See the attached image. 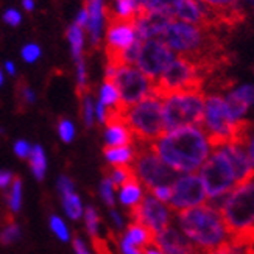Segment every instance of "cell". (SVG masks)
Masks as SVG:
<instances>
[{
    "label": "cell",
    "mask_w": 254,
    "mask_h": 254,
    "mask_svg": "<svg viewBox=\"0 0 254 254\" xmlns=\"http://www.w3.org/2000/svg\"><path fill=\"white\" fill-rule=\"evenodd\" d=\"M159 159L178 175L196 173L212 151L201 127H183L165 131L151 143Z\"/></svg>",
    "instance_id": "cell-1"
},
{
    "label": "cell",
    "mask_w": 254,
    "mask_h": 254,
    "mask_svg": "<svg viewBox=\"0 0 254 254\" xmlns=\"http://www.w3.org/2000/svg\"><path fill=\"white\" fill-rule=\"evenodd\" d=\"M176 225L184 237L203 254L218 250L229 240L222 215L207 203L178 212Z\"/></svg>",
    "instance_id": "cell-2"
},
{
    "label": "cell",
    "mask_w": 254,
    "mask_h": 254,
    "mask_svg": "<svg viewBox=\"0 0 254 254\" xmlns=\"http://www.w3.org/2000/svg\"><path fill=\"white\" fill-rule=\"evenodd\" d=\"M229 242L254 245V178L231 190L218 207Z\"/></svg>",
    "instance_id": "cell-3"
},
{
    "label": "cell",
    "mask_w": 254,
    "mask_h": 254,
    "mask_svg": "<svg viewBox=\"0 0 254 254\" xmlns=\"http://www.w3.org/2000/svg\"><path fill=\"white\" fill-rule=\"evenodd\" d=\"M200 127L209 137L212 148L222 147L229 142L244 143L248 147L251 137L250 122L247 120L236 122L229 113L223 95L220 94L204 95V111Z\"/></svg>",
    "instance_id": "cell-4"
},
{
    "label": "cell",
    "mask_w": 254,
    "mask_h": 254,
    "mask_svg": "<svg viewBox=\"0 0 254 254\" xmlns=\"http://www.w3.org/2000/svg\"><path fill=\"white\" fill-rule=\"evenodd\" d=\"M120 116L131 129L134 142H137L139 145H151L165 132L162 100L161 95H158L156 92L145 97L136 105L122 109Z\"/></svg>",
    "instance_id": "cell-5"
},
{
    "label": "cell",
    "mask_w": 254,
    "mask_h": 254,
    "mask_svg": "<svg viewBox=\"0 0 254 254\" xmlns=\"http://www.w3.org/2000/svg\"><path fill=\"white\" fill-rule=\"evenodd\" d=\"M165 131L183 127H200L204 111L201 89L176 91L161 95Z\"/></svg>",
    "instance_id": "cell-6"
},
{
    "label": "cell",
    "mask_w": 254,
    "mask_h": 254,
    "mask_svg": "<svg viewBox=\"0 0 254 254\" xmlns=\"http://www.w3.org/2000/svg\"><path fill=\"white\" fill-rule=\"evenodd\" d=\"M176 57H186L195 60L201 64V60L206 58V52L209 49V36L206 27L192 25L187 22L175 20L169 22L167 28L164 30L159 38Z\"/></svg>",
    "instance_id": "cell-7"
},
{
    "label": "cell",
    "mask_w": 254,
    "mask_h": 254,
    "mask_svg": "<svg viewBox=\"0 0 254 254\" xmlns=\"http://www.w3.org/2000/svg\"><path fill=\"white\" fill-rule=\"evenodd\" d=\"M209 200L225 196L236 187V176L226 153L222 147L212 148L209 158L198 170Z\"/></svg>",
    "instance_id": "cell-8"
},
{
    "label": "cell",
    "mask_w": 254,
    "mask_h": 254,
    "mask_svg": "<svg viewBox=\"0 0 254 254\" xmlns=\"http://www.w3.org/2000/svg\"><path fill=\"white\" fill-rule=\"evenodd\" d=\"M201 64L186 57H176L159 78L154 81V91L164 95L176 91L200 89Z\"/></svg>",
    "instance_id": "cell-9"
},
{
    "label": "cell",
    "mask_w": 254,
    "mask_h": 254,
    "mask_svg": "<svg viewBox=\"0 0 254 254\" xmlns=\"http://www.w3.org/2000/svg\"><path fill=\"white\" fill-rule=\"evenodd\" d=\"M132 176L150 192L153 187L170 186L178 173L167 167L150 145H139L136 159L131 165Z\"/></svg>",
    "instance_id": "cell-10"
},
{
    "label": "cell",
    "mask_w": 254,
    "mask_h": 254,
    "mask_svg": "<svg viewBox=\"0 0 254 254\" xmlns=\"http://www.w3.org/2000/svg\"><path fill=\"white\" fill-rule=\"evenodd\" d=\"M120 94L122 108H128L143 100L145 97L154 94V81L143 75L136 65L117 64L116 73L111 80Z\"/></svg>",
    "instance_id": "cell-11"
},
{
    "label": "cell",
    "mask_w": 254,
    "mask_h": 254,
    "mask_svg": "<svg viewBox=\"0 0 254 254\" xmlns=\"http://www.w3.org/2000/svg\"><path fill=\"white\" fill-rule=\"evenodd\" d=\"M207 203V195L198 173H181L172 183V196L169 207L178 214Z\"/></svg>",
    "instance_id": "cell-12"
},
{
    "label": "cell",
    "mask_w": 254,
    "mask_h": 254,
    "mask_svg": "<svg viewBox=\"0 0 254 254\" xmlns=\"http://www.w3.org/2000/svg\"><path fill=\"white\" fill-rule=\"evenodd\" d=\"M175 58L176 55L161 39H147L140 42L134 65L150 80L156 81Z\"/></svg>",
    "instance_id": "cell-13"
},
{
    "label": "cell",
    "mask_w": 254,
    "mask_h": 254,
    "mask_svg": "<svg viewBox=\"0 0 254 254\" xmlns=\"http://www.w3.org/2000/svg\"><path fill=\"white\" fill-rule=\"evenodd\" d=\"M129 215L132 218V222L143 225L147 229L151 231L153 236H156L162 233L164 229L172 226V218H173V212L169 207V204L156 200L150 193L145 195L142 203Z\"/></svg>",
    "instance_id": "cell-14"
},
{
    "label": "cell",
    "mask_w": 254,
    "mask_h": 254,
    "mask_svg": "<svg viewBox=\"0 0 254 254\" xmlns=\"http://www.w3.org/2000/svg\"><path fill=\"white\" fill-rule=\"evenodd\" d=\"M105 49L108 63L119 64V58L128 47H131L136 41H140L137 38V33L134 28L132 20H117L109 19V24L105 28Z\"/></svg>",
    "instance_id": "cell-15"
},
{
    "label": "cell",
    "mask_w": 254,
    "mask_h": 254,
    "mask_svg": "<svg viewBox=\"0 0 254 254\" xmlns=\"http://www.w3.org/2000/svg\"><path fill=\"white\" fill-rule=\"evenodd\" d=\"M84 9L87 13L86 36L92 47H98L103 41L106 28V0H86Z\"/></svg>",
    "instance_id": "cell-16"
},
{
    "label": "cell",
    "mask_w": 254,
    "mask_h": 254,
    "mask_svg": "<svg viewBox=\"0 0 254 254\" xmlns=\"http://www.w3.org/2000/svg\"><path fill=\"white\" fill-rule=\"evenodd\" d=\"M57 192L60 195V201L63 206V212L65 218L69 220H81L83 212H84V203L81 200V196L76 192L75 183L72 178H69L67 175H61L57 180Z\"/></svg>",
    "instance_id": "cell-17"
},
{
    "label": "cell",
    "mask_w": 254,
    "mask_h": 254,
    "mask_svg": "<svg viewBox=\"0 0 254 254\" xmlns=\"http://www.w3.org/2000/svg\"><path fill=\"white\" fill-rule=\"evenodd\" d=\"M173 19L200 27H209L217 22L212 11L200 0H178L173 11Z\"/></svg>",
    "instance_id": "cell-18"
},
{
    "label": "cell",
    "mask_w": 254,
    "mask_h": 254,
    "mask_svg": "<svg viewBox=\"0 0 254 254\" xmlns=\"http://www.w3.org/2000/svg\"><path fill=\"white\" fill-rule=\"evenodd\" d=\"M222 148L225 150L231 165H233L234 176H236V187L251 181L254 178V169L248 158L247 145L237 142H229L222 145Z\"/></svg>",
    "instance_id": "cell-19"
},
{
    "label": "cell",
    "mask_w": 254,
    "mask_h": 254,
    "mask_svg": "<svg viewBox=\"0 0 254 254\" xmlns=\"http://www.w3.org/2000/svg\"><path fill=\"white\" fill-rule=\"evenodd\" d=\"M153 244L164 254H203L198 251L178 228L169 226L162 233L154 236Z\"/></svg>",
    "instance_id": "cell-20"
},
{
    "label": "cell",
    "mask_w": 254,
    "mask_h": 254,
    "mask_svg": "<svg viewBox=\"0 0 254 254\" xmlns=\"http://www.w3.org/2000/svg\"><path fill=\"white\" fill-rule=\"evenodd\" d=\"M223 98L236 122L245 120V116L250 111V108L254 106V84L248 83L237 86L234 89L228 91Z\"/></svg>",
    "instance_id": "cell-21"
},
{
    "label": "cell",
    "mask_w": 254,
    "mask_h": 254,
    "mask_svg": "<svg viewBox=\"0 0 254 254\" xmlns=\"http://www.w3.org/2000/svg\"><path fill=\"white\" fill-rule=\"evenodd\" d=\"M170 20H172L170 17L164 14L142 11L132 22H134L137 38L140 41H147V39H159L162 36L164 30L167 28Z\"/></svg>",
    "instance_id": "cell-22"
},
{
    "label": "cell",
    "mask_w": 254,
    "mask_h": 254,
    "mask_svg": "<svg viewBox=\"0 0 254 254\" xmlns=\"http://www.w3.org/2000/svg\"><path fill=\"white\" fill-rule=\"evenodd\" d=\"M103 142L105 147H120L136 143L131 129L120 114L109 119V122L103 125Z\"/></svg>",
    "instance_id": "cell-23"
},
{
    "label": "cell",
    "mask_w": 254,
    "mask_h": 254,
    "mask_svg": "<svg viewBox=\"0 0 254 254\" xmlns=\"http://www.w3.org/2000/svg\"><path fill=\"white\" fill-rule=\"evenodd\" d=\"M147 193H148V190L145 187H143L136 178H131L124 186L117 187L116 201L120 207L131 214L142 203V200L145 198Z\"/></svg>",
    "instance_id": "cell-24"
},
{
    "label": "cell",
    "mask_w": 254,
    "mask_h": 254,
    "mask_svg": "<svg viewBox=\"0 0 254 254\" xmlns=\"http://www.w3.org/2000/svg\"><path fill=\"white\" fill-rule=\"evenodd\" d=\"M119 240L125 242L128 245H132L136 248L145 250L147 247H150L154 240V236L150 229H147L143 225L137 223V222H131L127 225V228L120 233Z\"/></svg>",
    "instance_id": "cell-25"
},
{
    "label": "cell",
    "mask_w": 254,
    "mask_h": 254,
    "mask_svg": "<svg viewBox=\"0 0 254 254\" xmlns=\"http://www.w3.org/2000/svg\"><path fill=\"white\" fill-rule=\"evenodd\" d=\"M137 148L134 143L120 147H105L103 156L109 167H131L136 159Z\"/></svg>",
    "instance_id": "cell-26"
},
{
    "label": "cell",
    "mask_w": 254,
    "mask_h": 254,
    "mask_svg": "<svg viewBox=\"0 0 254 254\" xmlns=\"http://www.w3.org/2000/svg\"><path fill=\"white\" fill-rule=\"evenodd\" d=\"M212 11L217 22L218 20H233L242 13V0H200Z\"/></svg>",
    "instance_id": "cell-27"
},
{
    "label": "cell",
    "mask_w": 254,
    "mask_h": 254,
    "mask_svg": "<svg viewBox=\"0 0 254 254\" xmlns=\"http://www.w3.org/2000/svg\"><path fill=\"white\" fill-rule=\"evenodd\" d=\"M95 100L98 103H102L108 111H111L113 116H119L124 109L117 87L113 81H109V80H105L100 84V87H98V91H97Z\"/></svg>",
    "instance_id": "cell-28"
},
{
    "label": "cell",
    "mask_w": 254,
    "mask_h": 254,
    "mask_svg": "<svg viewBox=\"0 0 254 254\" xmlns=\"http://www.w3.org/2000/svg\"><path fill=\"white\" fill-rule=\"evenodd\" d=\"M27 161H28L33 178L38 181L46 180L47 170H49V159H47V153L44 150V147L39 145V143H33L30 156L27 158Z\"/></svg>",
    "instance_id": "cell-29"
},
{
    "label": "cell",
    "mask_w": 254,
    "mask_h": 254,
    "mask_svg": "<svg viewBox=\"0 0 254 254\" xmlns=\"http://www.w3.org/2000/svg\"><path fill=\"white\" fill-rule=\"evenodd\" d=\"M142 13V6L137 0H113L109 19L134 20Z\"/></svg>",
    "instance_id": "cell-30"
},
{
    "label": "cell",
    "mask_w": 254,
    "mask_h": 254,
    "mask_svg": "<svg viewBox=\"0 0 254 254\" xmlns=\"http://www.w3.org/2000/svg\"><path fill=\"white\" fill-rule=\"evenodd\" d=\"M65 38H67L70 53H72V60L80 61L84 58V47H86V31L84 28L72 24L67 31H65Z\"/></svg>",
    "instance_id": "cell-31"
},
{
    "label": "cell",
    "mask_w": 254,
    "mask_h": 254,
    "mask_svg": "<svg viewBox=\"0 0 254 254\" xmlns=\"http://www.w3.org/2000/svg\"><path fill=\"white\" fill-rule=\"evenodd\" d=\"M5 204L11 215H16L20 212L22 204H24V183H22V180L16 178L13 184L6 189Z\"/></svg>",
    "instance_id": "cell-32"
},
{
    "label": "cell",
    "mask_w": 254,
    "mask_h": 254,
    "mask_svg": "<svg viewBox=\"0 0 254 254\" xmlns=\"http://www.w3.org/2000/svg\"><path fill=\"white\" fill-rule=\"evenodd\" d=\"M83 223H84V229L87 237H91L92 240H98L100 239V228H102V220H100V214L94 207V206H86L84 212H83Z\"/></svg>",
    "instance_id": "cell-33"
},
{
    "label": "cell",
    "mask_w": 254,
    "mask_h": 254,
    "mask_svg": "<svg viewBox=\"0 0 254 254\" xmlns=\"http://www.w3.org/2000/svg\"><path fill=\"white\" fill-rule=\"evenodd\" d=\"M49 229L60 242H63V244H69L72 240V231L67 222H65V218H63L58 214H52L49 217Z\"/></svg>",
    "instance_id": "cell-34"
},
{
    "label": "cell",
    "mask_w": 254,
    "mask_h": 254,
    "mask_svg": "<svg viewBox=\"0 0 254 254\" xmlns=\"http://www.w3.org/2000/svg\"><path fill=\"white\" fill-rule=\"evenodd\" d=\"M178 3V0H143L142 11H150V13L164 14L173 19V11Z\"/></svg>",
    "instance_id": "cell-35"
},
{
    "label": "cell",
    "mask_w": 254,
    "mask_h": 254,
    "mask_svg": "<svg viewBox=\"0 0 254 254\" xmlns=\"http://www.w3.org/2000/svg\"><path fill=\"white\" fill-rule=\"evenodd\" d=\"M81 95V119L83 124L87 128H92L95 125V97L86 91Z\"/></svg>",
    "instance_id": "cell-36"
},
{
    "label": "cell",
    "mask_w": 254,
    "mask_h": 254,
    "mask_svg": "<svg viewBox=\"0 0 254 254\" xmlns=\"http://www.w3.org/2000/svg\"><path fill=\"white\" fill-rule=\"evenodd\" d=\"M98 196H100L103 204L108 207H114L117 204V201H116L117 187L113 184V181L109 180L108 176H103L100 184H98Z\"/></svg>",
    "instance_id": "cell-37"
},
{
    "label": "cell",
    "mask_w": 254,
    "mask_h": 254,
    "mask_svg": "<svg viewBox=\"0 0 254 254\" xmlns=\"http://www.w3.org/2000/svg\"><path fill=\"white\" fill-rule=\"evenodd\" d=\"M20 237H22V228L14 220H9L0 229V244L2 245H13L20 240Z\"/></svg>",
    "instance_id": "cell-38"
},
{
    "label": "cell",
    "mask_w": 254,
    "mask_h": 254,
    "mask_svg": "<svg viewBox=\"0 0 254 254\" xmlns=\"http://www.w3.org/2000/svg\"><path fill=\"white\" fill-rule=\"evenodd\" d=\"M57 132L63 143H72L76 137V125L70 119H60L57 125Z\"/></svg>",
    "instance_id": "cell-39"
},
{
    "label": "cell",
    "mask_w": 254,
    "mask_h": 254,
    "mask_svg": "<svg viewBox=\"0 0 254 254\" xmlns=\"http://www.w3.org/2000/svg\"><path fill=\"white\" fill-rule=\"evenodd\" d=\"M75 83H76V89L80 94L87 91V83H89V75H87V64L86 60L75 61Z\"/></svg>",
    "instance_id": "cell-40"
},
{
    "label": "cell",
    "mask_w": 254,
    "mask_h": 254,
    "mask_svg": "<svg viewBox=\"0 0 254 254\" xmlns=\"http://www.w3.org/2000/svg\"><path fill=\"white\" fill-rule=\"evenodd\" d=\"M42 57V49L36 42H27L20 50V58L24 60L27 64H35L41 60Z\"/></svg>",
    "instance_id": "cell-41"
},
{
    "label": "cell",
    "mask_w": 254,
    "mask_h": 254,
    "mask_svg": "<svg viewBox=\"0 0 254 254\" xmlns=\"http://www.w3.org/2000/svg\"><path fill=\"white\" fill-rule=\"evenodd\" d=\"M106 176L113 181V184L116 187L124 186L127 181H129L131 178H134V176H132L131 167H111V170H109V173Z\"/></svg>",
    "instance_id": "cell-42"
},
{
    "label": "cell",
    "mask_w": 254,
    "mask_h": 254,
    "mask_svg": "<svg viewBox=\"0 0 254 254\" xmlns=\"http://www.w3.org/2000/svg\"><path fill=\"white\" fill-rule=\"evenodd\" d=\"M109 222H111L113 228L119 233H122V231L127 228L128 225V220H127V215H124V212L120 211L117 207H109Z\"/></svg>",
    "instance_id": "cell-43"
},
{
    "label": "cell",
    "mask_w": 254,
    "mask_h": 254,
    "mask_svg": "<svg viewBox=\"0 0 254 254\" xmlns=\"http://www.w3.org/2000/svg\"><path fill=\"white\" fill-rule=\"evenodd\" d=\"M31 147H33V143H30L27 139H17L13 143V153L19 159H27L30 156Z\"/></svg>",
    "instance_id": "cell-44"
},
{
    "label": "cell",
    "mask_w": 254,
    "mask_h": 254,
    "mask_svg": "<svg viewBox=\"0 0 254 254\" xmlns=\"http://www.w3.org/2000/svg\"><path fill=\"white\" fill-rule=\"evenodd\" d=\"M70 244H72V250H73L75 254H95L94 250H92V247L87 244V240L83 239L81 236L72 237Z\"/></svg>",
    "instance_id": "cell-45"
},
{
    "label": "cell",
    "mask_w": 254,
    "mask_h": 254,
    "mask_svg": "<svg viewBox=\"0 0 254 254\" xmlns=\"http://www.w3.org/2000/svg\"><path fill=\"white\" fill-rule=\"evenodd\" d=\"M2 19L8 27H19L22 24V13L17 8H8L5 9Z\"/></svg>",
    "instance_id": "cell-46"
},
{
    "label": "cell",
    "mask_w": 254,
    "mask_h": 254,
    "mask_svg": "<svg viewBox=\"0 0 254 254\" xmlns=\"http://www.w3.org/2000/svg\"><path fill=\"white\" fill-rule=\"evenodd\" d=\"M150 195H153L156 200L169 204L170 201V196H172V184L170 186H158V187H153V189L148 192Z\"/></svg>",
    "instance_id": "cell-47"
},
{
    "label": "cell",
    "mask_w": 254,
    "mask_h": 254,
    "mask_svg": "<svg viewBox=\"0 0 254 254\" xmlns=\"http://www.w3.org/2000/svg\"><path fill=\"white\" fill-rule=\"evenodd\" d=\"M19 95H20V100L24 105H35L36 103L38 95L30 86H22L20 91H19Z\"/></svg>",
    "instance_id": "cell-48"
},
{
    "label": "cell",
    "mask_w": 254,
    "mask_h": 254,
    "mask_svg": "<svg viewBox=\"0 0 254 254\" xmlns=\"http://www.w3.org/2000/svg\"><path fill=\"white\" fill-rule=\"evenodd\" d=\"M16 180L14 173L8 169H0V190H6Z\"/></svg>",
    "instance_id": "cell-49"
},
{
    "label": "cell",
    "mask_w": 254,
    "mask_h": 254,
    "mask_svg": "<svg viewBox=\"0 0 254 254\" xmlns=\"http://www.w3.org/2000/svg\"><path fill=\"white\" fill-rule=\"evenodd\" d=\"M117 247H119L120 254H143V250L136 248V247H132V245H128V244H125V242H122V240H119Z\"/></svg>",
    "instance_id": "cell-50"
},
{
    "label": "cell",
    "mask_w": 254,
    "mask_h": 254,
    "mask_svg": "<svg viewBox=\"0 0 254 254\" xmlns=\"http://www.w3.org/2000/svg\"><path fill=\"white\" fill-rule=\"evenodd\" d=\"M73 24L86 30V27H87V13H86L84 6H83L80 11H78V14H76V17H75V22H73Z\"/></svg>",
    "instance_id": "cell-51"
},
{
    "label": "cell",
    "mask_w": 254,
    "mask_h": 254,
    "mask_svg": "<svg viewBox=\"0 0 254 254\" xmlns=\"http://www.w3.org/2000/svg\"><path fill=\"white\" fill-rule=\"evenodd\" d=\"M2 70H3V73L5 75H8V76H14L16 73H17V67H16V64L13 63V61H5L3 63V67H2Z\"/></svg>",
    "instance_id": "cell-52"
},
{
    "label": "cell",
    "mask_w": 254,
    "mask_h": 254,
    "mask_svg": "<svg viewBox=\"0 0 254 254\" xmlns=\"http://www.w3.org/2000/svg\"><path fill=\"white\" fill-rule=\"evenodd\" d=\"M247 151H248V158H250V162L254 169V136L250 137V142H248V147H247Z\"/></svg>",
    "instance_id": "cell-53"
},
{
    "label": "cell",
    "mask_w": 254,
    "mask_h": 254,
    "mask_svg": "<svg viewBox=\"0 0 254 254\" xmlns=\"http://www.w3.org/2000/svg\"><path fill=\"white\" fill-rule=\"evenodd\" d=\"M22 8H24L27 13H31L36 8V2L35 0H22Z\"/></svg>",
    "instance_id": "cell-54"
},
{
    "label": "cell",
    "mask_w": 254,
    "mask_h": 254,
    "mask_svg": "<svg viewBox=\"0 0 254 254\" xmlns=\"http://www.w3.org/2000/svg\"><path fill=\"white\" fill-rule=\"evenodd\" d=\"M143 254H164L156 245H154V244H151L150 247H147L145 250H143Z\"/></svg>",
    "instance_id": "cell-55"
},
{
    "label": "cell",
    "mask_w": 254,
    "mask_h": 254,
    "mask_svg": "<svg viewBox=\"0 0 254 254\" xmlns=\"http://www.w3.org/2000/svg\"><path fill=\"white\" fill-rule=\"evenodd\" d=\"M5 73H3V70H2V67H0V87H2L3 84H5Z\"/></svg>",
    "instance_id": "cell-56"
},
{
    "label": "cell",
    "mask_w": 254,
    "mask_h": 254,
    "mask_svg": "<svg viewBox=\"0 0 254 254\" xmlns=\"http://www.w3.org/2000/svg\"><path fill=\"white\" fill-rule=\"evenodd\" d=\"M242 3L244 5H248L251 8H254V0H242Z\"/></svg>",
    "instance_id": "cell-57"
},
{
    "label": "cell",
    "mask_w": 254,
    "mask_h": 254,
    "mask_svg": "<svg viewBox=\"0 0 254 254\" xmlns=\"http://www.w3.org/2000/svg\"><path fill=\"white\" fill-rule=\"evenodd\" d=\"M248 254H254V248H251V250H250V253H248Z\"/></svg>",
    "instance_id": "cell-58"
},
{
    "label": "cell",
    "mask_w": 254,
    "mask_h": 254,
    "mask_svg": "<svg viewBox=\"0 0 254 254\" xmlns=\"http://www.w3.org/2000/svg\"><path fill=\"white\" fill-rule=\"evenodd\" d=\"M137 2L140 3V6H142V2H143V0H137Z\"/></svg>",
    "instance_id": "cell-59"
}]
</instances>
